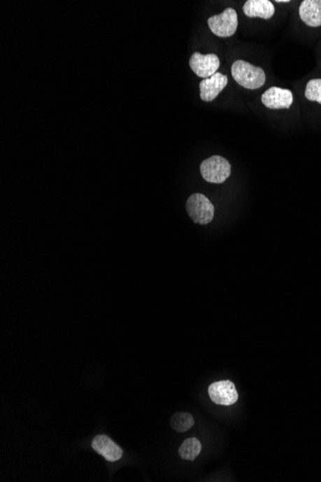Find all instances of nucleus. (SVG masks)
<instances>
[{
  "mask_svg": "<svg viewBox=\"0 0 321 482\" xmlns=\"http://www.w3.org/2000/svg\"><path fill=\"white\" fill-rule=\"evenodd\" d=\"M231 73H232L234 80L245 89H259L266 83V73L263 69L251 65L250 63L243 60L234 62Z\"/></svg>",
  "mask_w": 321,
  "mask_h": 482,
  "instance_id": "f257e3e1",
  "label": "nucleus"
},
{
  "mask_svg": "<svg viewBox=\"0 0 321 482\" xmlns=\"http://www.w3.org/2000/svg\"><path fill=\"white\" fill-rule=\"evenodd\" d=\"M187 212L195 224L209 225L214 219L215 207L206 196L194 194L187 199Z\"/></svg>",
  "mask_w": 321,
  "mask_h": 482,
  "instance_id": "f03ea898",
  "label": "nucleus"
},
{
  "mask_svg": "<svg viewBox=\"0 0 321 482\" xmlns=\"http://www.w3.org/2000/svg\"><path fill=\"white\" fill-rule=\"evenodd\" d=\"M200 173L204 180L222 184L229 178L231 165L224 157L215 155L203 161L200 165Z\"/></svg>",
  "mask_w": 321,
  "mask_h": 482,
  "instance_id": "7ed1b4c3",
  "label": "nucleus"
},
{
  "mask_svg": "<svg viewBox=\"0 0 321 482\" xmlns=\"http://www.w3.org/2000/svg\"><path fill=\"white\" fill-rule=\"evenodd\" d=\"M238 15L233 8H227L220 15L208 20L211 31L220 38L231 37L238 29Z\"/></svg>",
  "mask_w": 321,
  "mask_h": 482,
  "instance_id": "20e7f679",
  "label": "nucleus"
},
{
  "mask_svg": "<svg viewBox=\"0 0 321 482\" xmlns=\"http://www.w3.org/2000/svg\"><path fill=\"white\" fill-rule=\"evenodd\" d=\"M210 399L215 404L229 406L238 402V394L235 384L230 381H220L211 384L208 388Z\"/></svg>",
  "mask_w": 321,
  "mask_h": 482,
  "instance_id": "39448f33",
  "label": "nucleus"
},
{
  "mask_svg": "<svg viewBox=\"0 0 321 482\" xmlns=\"http://www.w3.org/2000/svg\"><path fill=\"white\" fill-rule=\"evenodd\" d=\"M220 65V58L214 53L203 55L201 53L194 52L190 59V66L192 71L199 78L204 79L209 78L217 73Z\"/></svg>",
  "mask_w": 321,
  "mask_h": 482,
  "instance_id": "423d86ee",
  "label": "nucleus"
},
{
  "mask_svg": "<svg viewBox=\"0 0 321 482\" xmlns=\"http://www.w3.org/2000/svg\"><path fill=\"white\" fill-rule=\"evenodd\" d=\"M264 106L269 109H289L294 101V96L290 90L271 87L261 97Z\"/></svg>",
  "mask_w": 321,
  "mask_h": 482,
  "instance_id": "0eeeda50",
  "label": "nucleus"
},
{
  "mask_svg": "<svg viewBox=\"0 0 321 482\" xmlns=\"http://www.w3.org/2000/svg\"><path fill=\"white\" fill-rule=\"evenodd\" d=\"M228 83L227 76L220 73H215L209 78L200 82V97L202 101L210 102L217 99Z\"/></svg>",
  "mask_w": 321,
  "mask_h": 482,
  "instance_id": "6e6552de",
  "label": "nucleus"
},
{
  "mask_svg": "<svg viewBox=\"0 0 321 482\" xmlns=\"http://www.w3.org/2000/svg\"><path fill=\"white\" fill-rule=\"evenodd\" d=\"M92 447L110 462H115L122 458V448L106 435L96 436L92 440Z\"/></svg>",
  "mask_w": 321,
  "mask_h": 482,
  "instance_id": "1a4fd4ad",
  "label": "nucleus"
},
{
  "mask_svg": "<svg viewBox=\"0 0 321 482\" xmlns=\"http://www.w3.org/2000/svg\"><path fill=\"white\" fill-rule=\"evenodd\" d=\"M299 16L308 27H321V0H304L299 7Z\"/></svg>",
  "mask_w": 321,
  "mask_h": 482,
  "instance_id": "9d476101",
  "label": "nucleus"
},
{
  "mask_svg": "<svg viewBox=\"0 0 321 482\" xmlns=\"http://www.w3.org/2000/svg\"><path fill=\"white\" fill-rule=\"evenodd\" d=\"M243 12L248 17L269 20L273 17L276 8L269 0H248L243 5Z\"/></svg>",
  "mask_w": 321,
  "mask_h": 482,
  "instance_id": "9b49d317",
  "label": "nucleus"
},
{
  "mask_svg": "<svg viewBox=\"0 0 321 482\" xmlns=\"http://www.w3.org/2000/svg\"><path fill=\"white\" fill-rule=\"evenodd\" d=\"M202 446L197 438H189L185 440L179 448L180 458L185 459V460L192 461L194 460L199 453H201Z\"/></svg>",
  "mask_w": 321,
  "mask_h": 482,
  "instance_id": "f8f14e48",
  "label": "nucleus"
},
{
  "mask_svg": "<svg viewBox=\"0 0 321 482\" xmlns=\"http://www.w3.org/2000/svg\"><path fill=\"white\" fill-rule=\"evenodd\" d=\"M194 419L190 413L178 412L171 417V425L176 432H186L194 427Z\"/></svg>",
  "mask_w": 321,
  "mask_h": 482,
  "instance_id": "ddd939ff",
  "label": "nucleus"
},
{
  "mask_svg": "<svg viewBox=\"0 0 321 482\" xmlns=\"http://www.w3.org/2000/svg\"><path fill=\"white\" fill-rule=\"evenodd\" d=\"M305 97L311 101H321V79H313L307 84Z\"/></svg>",
  "mask_w": 321,
  "mask_h": 482,
  "instance_id": "4468645a",
  "label": "nucleus"
},
{
  "mask_svg": "<svg viewBox=\"0 0 321 482\" xmlns=\"http://www.w3.org/2000/svg\"><path fill=\"white\" fill-rule=\"evenodd\" d=\"M277 3H289L290 0H276Z\"/></svg>",
  "mask_w": 321,
  "mask_h": 482,
  "instance_id": "2eb2a0df",
  "label": "nucleus"
},
{
  "mask_svg": "<svg viewBox=\"0 0 321 482\" xmlns=\"http://www.w3.org/2000/svg\"><path fill=\"white\" fill-rule=\"evenodd\" d=\"M320 104H321V101L320 102Z\"/></svg>",
  "mask_w": 321,
  "mask_h": 482,
  "instance_id": "dca6fc26",
  "label": "nucleus"
}]
</instances>
